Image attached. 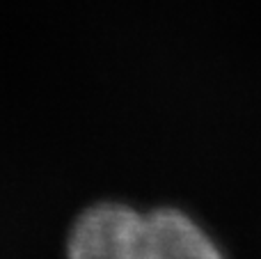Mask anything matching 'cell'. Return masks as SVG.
<instances>
[{
  "instance_id": "obj_2",
  "label": "cell",
  "mask_w": 261,
  "mask_h": 259,
  "mask_svg": "<svg viewBox=\"0 0 261 259\" xmlns=\"http://www.w3.org/2000/svg\"><path fill=\"white\" fill-rule=\"evenodd\" d=\"M140 259H222L213 241L181 211L144 214V243Z\"/></svg>"
},
{
  "instance_id": "obj_1",
  "label": "cell",
  "mask_w": 261,
  "mask_h": 259,
  "mask_svg": "<svg viewBox=\"0 0 261 259\" xmlns=\"http://www.w3.org/2000/svg\"><path fill=\"white\" fill-rule=\"evenodd\" d=\"M144 214L124 204H96L76 220L67 243L69 259H140Z\"/></svg>"
}]
</instances>
